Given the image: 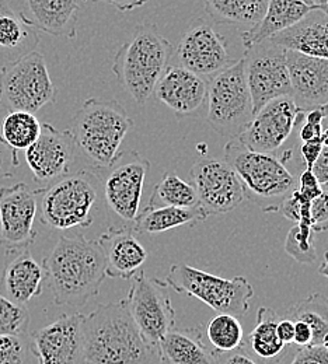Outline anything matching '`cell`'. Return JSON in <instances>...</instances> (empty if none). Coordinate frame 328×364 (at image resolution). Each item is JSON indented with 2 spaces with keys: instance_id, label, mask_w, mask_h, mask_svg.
I'll return each mask as SVG.
<instances>
[{
  "instance_id": "49",
  "label": "cell",
  "mask_w": 328,
  "mask_h": 364,
  "mask_svg": "<svg viewBox=\"0 0 328 364\" xmlns=\"http://www.w3.org/2000/svg\"><path fill=\"white\" fill-rule=\"evenodd\" d=\"M319 273L324 277H328V251H326V254H324V261L319 268Z\"/></svg>"
},
{
  "instance_id": "39",
  "label": "cell",
  "mask_w": 328,
  "mask_h": 364,
  "mask_svg": "<svg viewBox=\"0 0 328 364\" xmlns=\"http://www.w3.org/2000/svg\"><path fill=\"white\" fill-rule=\"evenodd\" d=\"M310 220L313 232H322L328 230V189L323 188V192L312 200Z\"/></svg>"
},
{
  "instance_id": "2",
  "label": "cell",
  "mask_w": 328,
  "mask_h": 364,
  "mask_svg": "<svg viewBox=\"0 0 328 364\" xmlns=\"http://www.w3.org/2000/svg\"><path fill=\"white\" fill-rule=\"evenodd\" d=\"M86 364H150L157 349L142 336L125 299L101 304L82 321Z\"/></svg>"
},
{
  "instance_id": "28",
  "label": "cell",
  "mask_w": 328,
  "mask_h": 364,
  "mask_svg": "<svg viewBox=\"0 0 328 364\" xmlns=\"http://www.w3.org/2000/svg\"><path fill=\"white\" fill-rule=\"evenodd\" d=\"M206 219L208 216L199 206L176 208L147 205L129 226L135 234H160L173 228L195 226Z\"/></svg>"
},
{
  "instance_id": "27",
  "label": "cell",
  "mask_w": 328,
  "mask_h": 364,
  "mask_svg": "<svg viewBox=\"0 0 328 364\" xmlns=\"http://www.w3.org/2000/svg\"><path fill=\"white\" fill-rule=\"evenodd\" d=\"M37 30L55 37H76L79 4L76 0H24Z\"/></svg>"
},
{
  "instance_id": "36",
  "label": "cell",
  "mask_w": 328,
  "mask_h": 364,
  "mask_svg": "<svg viewBox=\"0 0 328 364\" xmlns=\"http://www.w3.org/2000/svg\"><path fill=\"white\" fill-rule=\"evenodd\" d=\"M30 313L24 306H18L0 294V336H23L30 326Z\"/></svg>"
},
{
  "instance_id": "25",
  "label": "cell",
  "mask_w": 328,
  "mask_h": 364,
  "mask_svg": "<svg viewBox=\"0 0 328 364\" xmlns=\"http://www.w3.org/2000/svg\"><path fill=\"white\" fill-rule=\"evenodd\" d=\"M157 359L160 364H219L199 328L171 329L157 345Z\"/></svg>"
},
{
  "instance_id": "40",
  "label": "cell",
  "mask_w": 328,
  "mask_h": 364,
  "mask_svg": "<svg viewBox=\"0 0 328 364\" xmlns=\"http://www.w3.org/2000/svg\"><path fill=\"white\" fill-rule=\"evenodd\" d=\"M290 364H328V345L299 348Z\"/></svg>"
},
{
  "instance_id": "9",
  "label": "cell",
  "mask_w": 328,
  "mask_h": 364,
  "mask_svg": "<svg viewBox=\"0 0 328 364\" xmlns=\"http://www.w3.org/2000/svg\"><path fill=\"white\" fill-rule=\"evenodd\" d=\"M56 94L47 62L36 50L0 70V107L9 112L36 115L47 104L56 102Z\"/></svg>"
},
{
  "instance_id": "43",
  "label": "cell",
  "mask_w": 328,
  "mask_h": 364,
  "mask_svg": "<svg viewBox=\"0 0 328 364\" xmlns=\"http://www.w3.org/2000/svg\"><path fill=\"white\" fill-rule=\"evenodd\" d=\"M312 171L314 173L322 186L328 189V128L323 134V147Z\"/></svg>"
},
{
  "instance_id": "38",
  "label": "cell",
  "mask_w": 328,
  "mask_h": 364,
  "mask_svg": "<svg viewBox=\"0 0 328 364\" xmlns=\"http://www.w3.org/2000/svg\"><path fill=\"white\" fill-rule=\"evenodd\" d=\"M310 203L312 200H309L297 189H295L292 195L282 203L280 212L287 220H292L296 225H306L312 228Z\"/></svg>"
},
{
  "instance_id": "34",
  "label": "cell",
  "mask_w": 328,
  "mask_h": 364,
  "mask_svg": "<svg viewBox=\"0 0 328 364\" xmlns=\"http://www.w3.org/2000/svg\"><path fill=\"white\" fill-rule=\"evenodd\" d=\"M43 124L34 114L23 111H10L1 125L3 139L14 150H27L41 135Z\"/></svg>"
},
{
  "instance_id": "33",
  "label": "cell",
  "mask_w": 328,
  "mask_h": 364,
  "mask_svg": "<svg viewBox=\"0 0 328 364\" xmlns=\"http://www.w3.org/2000/svg\"><path fill=\"white\" fill-rule=\"evenodd\" d=\"M205 336L216 353H229L244 346V329L240 319L218 314L205 325Z\"/></svg>"
},
{
  "instance_id": "4",
  "label": "cell",
  "mask_w": 328,
  "mask_h": 364,
  "mask_svg": "<svg viewBox=\"0 0 328 364\" xmlns=\"http://www.w3.org/2000/svg\"><path fill=\"white\" fill-rule=\"evenodd\" d=\"M173 46L154 24H141L117 50L112 73L132 100L143 105L169 66Z\"/></svg>"
},
{
  "instance_id": "17",
  "label": "cell",
  "mask_w": 328,
  "mask_h": 364,
  "mask_svg": "<svg viewBox=\"0 0 328 364\" xmlns=\"http://www.w3.org/2000/svg\"><path fill=\"white\" fill-rule=\"evenodd\" d=\"M76 143L70 129L59 131L44 124L40 137L26 150V161L33 180L44 189L69 174L75 161Z\"/></svg>"
},
{
  "instance_id": "5",
  "label": "cell",
  "mask_w": 328,
  "mask_h": 364,
  "mask_svg": "<svg viewBox=\"0 0 328 364\" xmlns=\"http://www.w3.org/2000/svg\"><path fill=\"white\" fill-rule=\"evenodd\" d=\"M132 127L134 121L117 100L89 98L75 114L70 132L92 168H107L118 159Z\"/></svg>"
},
{
  "instance_id": "7",
  "label": "cell",
  "mask_w": 328,
  "mask_h": 364,
  "mask_svg": "<svg viewBox=\"0 0 328 364\" xmlns=\"http://www.w3.org/2000/svg\"><path fill=\"white\" fill-rule=\"evenodd\" d=\"M93 171L68 174L44 189L41 196V223L53 230L88 228L93 225V210L98 199Z\"/></svg>"
},
{
  "instance_id": "18",
  "label": "cell",
  "mask_w": 328,
  "mask_h": 364,
  "mask_svg": "<svg viewBox=\"0 0 328 364\" xmlns=\"http://www.w3.org/2000/svg\"><path fill=\"white\" fill-rule=\"evenodd\" d=\"M83 314L60 316L30 335V350L37 364H86Z\"/></svg>"
},
{
  "instance_id": "15",
  "label": "cell",
  "mask_w": 328,
  "mask_h": 364,
  "mask_svg": "<svg viewBox=\"0 0 328 364\" xmlns=\"http://www.w3.org/2000/svg\"><path fill=\"white\" fill-rule=\"evenodd\" d=\"M37 195L24 182L0 188V244L7 251L30 248L34 244Z\"/></svg>"
},
{
  "instance_id": "3",
  "label": "cell",
  "mask_w": 328,
  "mask_h": 364,
  "mask_svg": "<svg viewBox=\"0 0 328 364\" xmlns=\"http://www.w3.org/2000/svg\"><path fill=\"white\" fill-rule=\"evenodd\" d=\"M289 156L290 151L275 157L250 150L237 137L225 146V161L241 183L244 198L265 213L280 212L282 203L296 189V180L285 166Z\"/></svg>"
},
{
  "instance_id": "22",
  "label": "cell",
  "mask_w": 328,
  "mask_h": 364,
  "mask_svg": "<svg viewBox=\"0 0 328 364\" xmlns=\"http://www.w3.org/2000/svg\"><path fill=\"white\" fill-rule=\"evenodd\" d=\"M46 271L28 248L7 251L0 276V294L14 304L26 306L41 296Z\"/></svg>"
},
{
  "instance_id": "50",
  "label": "cell",
  "mask_w": 328,
  "mask_h": 364,
  "mask_svg": "<svg viewBox=\"0 0 328 364\" xmlns=\"http://www.w3.org/2000/svg\"><path fill=\"white\" fill-rule=\"evenodd\" d=\"M316 10L317 9H320V7H323V6H326L328 4V0H307Z\"/></svg>"
},
{
  "instance_id": "41",
  "label": "cell",
  "mask_w": 328,
  "mask_h": 364,
  "mask_svg": "<svg viewBox=\"0 0 328 364\" xmlns=\"http://www.w3.org/2000/svg\"><path fill=\"white\" fill-rule=\"evenodd\" d=\"M20 166L17 150L0 136V178L13 177V171Z\"/></svg>"
},
{
  "instance_id": "8",
  "label": "cell",
  "mask_w": 328,
  "mask_h": 364,
  "mask_svg": "<svg viewBox=\"0 0 328 364\" xmlns=\"http://www.w3.org/2000/svg\"><path fill=\"white\" fill-rule=\"evenodd\" d=\"M164 283L180 294L201 300L219 314L237 318L245 316L254 297V289L244 276L223 279L186 264L171 265Z\"/></svg>"
},
{
  "instance_id": "20",
  "label": "cell",
  "mask_w": 328,
  "mask_h": 364,
  "mask_svg": "<svg viewBox=\"0 0 328 364\" xmlns=\"http://www.w3.org/2000/svg\"><path fill=\"white\" fill-rule=\"evenodd\" d=\"M286 50L290 97L305 111L328 104V60Z\"/></svg>"
},
{
  "instance_id": "42",
  "label": "cell",
  "mask_w": 328,
  "mask_h": 364,
  "mask_svg": "<svg viewBox=\"0 0 328 364\" xmlns=\"http://www.w3.org/2000/svg\"><path fill=\"white\" fill-rule=\"evenodd\" d=\"M309 200L316 199L322 192L323 186L312 170H305L299 177V186L296 188Z\"/></svg>"
},
{
  "instance_id": "26",
  "label": "cell",
  "mask_w": 328,
  "mask_h": 364,
  "mask_svg": "<svg viewBox=\"0 0 328 364\" xmlns=\"http://www.w3.org/2000/svg\"><path fill=\"white\" fill-rule=\"evenodd\" d=\"M271 41L283 49L328 60V17L314 10L296 26L274 36Z\"/></svg>"
},
{
  "instance_id": "44",
  "label": "cell",
  "mask_w": 328,
  "mask_h": 364,
  "mask_svg": "<svg viewBox=\"0 0 328 364\" xmlns=\"http://www.w3.org/2000/svg\"><path fill=\"white\" fill-rule=\"evenodd\" d=\"M323 143L322 141H306L300 146V154L303 164L306 166V170H313L314 163L317 161L320 151H322Z\"/></svg>"
},
{
  "instance_id": "6",
  "label": "cell",
  "mask_w": 328,
  "mask_h": 364,
  "mask_svg": "<svg viewBox=\"0 0 328 364\" xmlns=\"http://www.w3.org/2000/svg\"><path fill=\"white\" fill-rule=\"evenodd\" d=\"M206 101V122L218 135L233 139L245 131L254 118V109L244 58L209 79Z\"/></svg>"
},
{
  "instance_id": "13",
  "label": "cell",
  "mask_w": 328,
  "mask_h": 364,
  "mask_svg": "<svg viewBox=\"0 0 328 364\" xmlns=\"http://www.w3.org/2000/svg\"><path fill=\"white\" fill-rule=\"evenodd\" d=\"M189 180L196 192L198 205L208 218L229 213L244 200L243 186L225 160L201 159L192 166Z\"/></svg>"
},
{
  "instance_id": "23",
  "label": "cell",
  "mask_w": 328,
  "mask_h": 364,
  "mask_svg": "<svg viewBox=\"0 0 328 364\" xmlns=\"http://www.w3.org/2000/svg\"><path fill=\"white\" fill-rule=\"evenodd\" d=\"M97 241L104 252L105 274L114 279H132L149 257L129 225L107 228Z\"/></svg>"
},
{
  "instance_id": "21",
  "label": "cell",
  "mask_w": 328,
  "mask_h": 364,
  "mask_svg": "<svg viewBox=\"0 0 328 364\" xmlns=\"http://www.w3.org/2000/svg\"><path fill=\"white\" fill-rule=\"evenodd\" d=\"M153 95L181 117L196 114L208 100V82L187 69L167 66Z\"/></svg>"
},
{
  "instance_id": "48",
  "label": "cell",
  "mask_w": 328,
  "mask_h": 364,
  "mask_svg": "<svg viewBox=\"0 0 328 364\" xmlns=\"http://www.w3.org/2000/svg\"><path fill=\"white\" fill-rule=\"evenodd\" d=\"M97 3H107L114 6L117 10L125 13V11H132L135 9L143 7L146 3H149L150 0H94Z\"/></svg>"
},
{
  "instance_id": "1",
  "label": "cell",
  "mask_w": 328,
  "mask_h": 364,
  "mask_svg": "<svg viewBox=\"0 0 328 364\" xmlns=\"http://www.w3.org/2000/svg\"><path fill=\"white\" fill-rule=\"evenodd\" d=\"M43 267L53 301L73 309H82L97 296L107 277L105 258L98 241L82 234L60 235Z\"/></svg>"
},
{
  "instance_id": "11",
  "label": "cell",
  "mask_w": 328,
  "mask_h": 364,
  "mask_svg": "<svg viewBox=\"0 0 328 364\" xmlns=\"http://www.w3.org/2000/svg\"><path fill=\"white\" fill-rule=\"evenodd\" d=\"M167 284L139 271L132 277V286L125 299L127 307L143 339L157 349L159 342L176 325Z\"/></svg>"
},
{
  "instance_id": "14",
  "label": "cell",
  "mask_w": 328,
  "mask_h": 364,
  "mask_svg": "<svg viewBox=\"0 0 328 364\" xmlns=\"http://www.w3.org/2000/svg\"><path fill=\"white\" fill-rule=\"evenodd\" d=\"M306 111L299 108L290 95L264 105L237 139L250 150L274 154L305 119Z\"/></svg>"
},
{
  "instance_id": "45",
  "label": "cell",
  "mask_w": 328,
  "mask_h": 364,
  "mask_svg": "<svg viewBox=\"0 0 328 364\" xmlns=\"http://www.w3.org/2000/svg\"><path fill=\"white\" fill-rule=\"evenodd\" d=\"M219 364H258L253 356L245 353V346L229 352V353H218Z\"/></svg>"
},
{
  "instance_id": "32",
  "label": "cell",
  "mask_w": 328,
  "mask_h": 364,
  "mask_svg": "<svg viewBox=\"0 0 328 364\" xmlns=\"http://www.w3.org/2000/svg\"><path fill=\"white\" fill-rule=\"evenodd\" d=\"M150 206L196 208L198 196L191 182L184 181L174 171H166L152 191L147 202Z\"/></svg>"
},
{
  "instance_id": "46",
  "label": "cell",
  "mask_w": 328,
  "mask_h": 364,
  "mask_svg": "<svg viewBox=\"0 0 328 364\" xmlns=\"http://www.w3.org/2000/svg\"><path fill=\"white\" fill-rule=\"evenodd\" d=\"M295 322V338H293V343L297 348H306L312 345V331L310 328L302 322V321H293Z\"/></svg>"
},
{
  "instance_id": "24",
  "label": "cell",
  "mask_w": 328,
  "mask_h": 364,
  "mask_svg": "<svg viewBox=\"0 0 328 364\" xmlns=\"http://www.w3.org/2000/svg\"><path fill=\"white\" fill-rule=\"evenodd\" d=\"M316 9L307 0H268L261 20L240 33L245 49L271 40L274 36L296 26Z\"/></svg>"
},
{
  "instance_id": "12",
  "label": "cell",
  "mask_w": 328,
  "mask_h": 364,
  "mask_svg": "<svg viewBox=\"0 0 328 364\" xmlns=\"http://www.w3.org/2000/svg\"><path fill=\"white\" fill-rule=\"evenodd\" d=\"M245 77L254 115L268 102L292 94L286 50L271 40L245 49Z\"/></svg>"
},
{
  "instance_id": "31",
  "label": "cell",
  "mask_w": 328,
  "mask_h": 364,
  "mask_svg": "<svg viewBox=\"0 0 328 364\" xmlns=\"http://www.w3.org/2000/svg\"><path fill=\"white\" fill-rule=\"evenodd\" d=\"M287 318L305 322L312 331V345H328V297L320 293L309 294L293 304L287 311Z\"/></svg>"
},
{
  "instance_id": "47",
  "label": "cell",
  "mask_w": 328,
  "mask_h": 364,
  "mask_svg": "<svg viewBox=\"0 0 328 364\" xmlns=\"http://www.w3.org/2000/svg\"><path fill=\"white\" fill-rule=\"evenodd\" d=\"M277 333L278 338L283 345L289 346L293 345V338H295V322L287 317L280 319L278 326H277Z\"/></svg>"
},
{
  "instance_id": "35",
  "label": "cell",
  "mask_w": 328,
  "mask_h": 364,
  "mask_svg": "<svg viewBox=\"0 0 328 364\" xmlns=\"http://www.w3.org/2000/svg\"><path fill=\"white\" fill-rule=\"evenodd\" d=\"M313 230L306 225H295L289 230L285 241V251L299 264H313L317 259L313 242Z\"/></svg>"
},
{
  "instance_id": "37",
  "label": "cell",
  "mask_w": 328,
  "mask_h": 364,
  "mask_svg": "<svg viewBox=\"0 0 328 364\" xmlns=\"http://www.w3.org/2000/svg\"><path fill=\"white\" fill-rule=\"evenodd\" d=\"M30 342L23 336H0V364H26L28 359Z\"/></svg>"
},
{
  "instance_id": "30",
  "label": "cell",
  "mask_w": 328,
  "mask_h": 364,
  "mask_svg": "<svg viewBox=\"0 0 328 364\" xmlns=\"http://www.w3.org/2000/svg\"><path fill=\"white\" fill-rule=\"evenodd\" d=\"M268 0H203L209 17L219 24L250 26L257 24Z\"/></svg>"
},
{
  "instance_id": "19",
  "label": "cell",
  "mask_w": 328,
  "mask_h": 364,
  "mask_svg": "<svg viewBox=\"0 0 328 364\" xmlns=\"http://www.w3.org/2000/svg\"><path fill=\"white\" fill-rule=\"evenodd\" d=\"M23 0H0V70L34 52L40 34Z\"/></svg>"
},
{
  "instance_id": "16",
  "label": "cell",
  "mask_w": 328,
  "mask_h": 364,
  "mask_svg": "<svg viewBox=\"0 0 328 364\" xmlns=\"http://www.w3.org/2000/svg\"><path fill=\"white\" fill-rule=\"evenodd\" d=\"M177 66L198 76H213L235 60L231 59L226 38L202 18L194 21L176 49Z\"/></svg>"
},
{
  "instance_id": "29",
  "label": "cell",
  "mask_w": 328,
  "mask_h": 364,
  "mask_svg": "<svg viewBox=\"0 0 328 364\" xmlns=\"http://www.w3.org/2000/svg\"><path fill=\"white\" fill-rule=\"evenodd\" d=\"M281 317L268 307H261L257 313V323L248 335V348L258 364H280L285 356L286 345H283L277 326Z\"/></svg>"
},
{
  "instance_id": "10",
  "label": "cell",
  "mask_w": 328,
  "mask_h": 364,
  "mask_svg": "<svg viewBox=\"0 0 328 364\" xmlns=\"http://www.w3.org/2000/svg\"><path fill=\"white\" fill-rule=\"evenodd\" d=\"M149 170V160L135 150L121 151L107 168H92L102 185L107 206L128 225H132L141 212L142 193Z\"/></svg>"
},
{
  "instance_id": "51",
  "label": "cell",
  "mask_w": 328,
  "mask_h": 364,
  "mask_svg": "<svg viewBox=\"0 0 328 364\" xmlns=\"http://www.w3.org/2000/svg\"><path fill=\"white\" fill-rule=\"evenodd\" d=\"M317 10H320L322 13H324V14H326V16L328 17V4L323 6V7H320V9H317Z\"/></svg>"
}]
</instances>
